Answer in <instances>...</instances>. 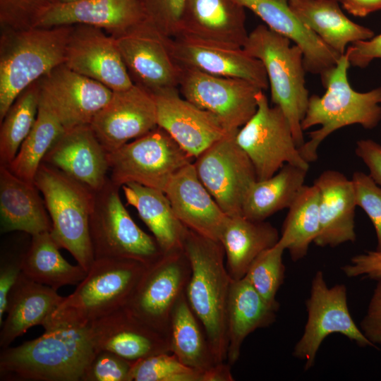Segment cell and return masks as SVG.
<instances>
[{"mask_svg": "<svg viewBox=\"0 0 381 381\" xmlns=\"http://www.w3.org/2000/svg\"><path fill=\"white\" fill-rule=\"evenodd\" d=\"M72 27L1 29L0 122L27 87L64 64Z\"/></svg>", "mask_w": 381, "mask_h": 381, "instance_id": "cell-4", "label": "cell"}, {"mask_svg": "<svg viewBox=\"0 0 381 381\" xmlns=\"http://www.w3.org/2000/svg\"><path fill=\"white\" fill-rule=\"evenodd\" d=\"M190 274L183 249L163 253L147 265L125 307L168 339L171 314L186 293Z\"/></svg>", "mask_w": 381, "mask_h": 381, "instance_id": "cell-12", "label": "cell"}, {"mask_svg": "<svg viewBox=\"0 0 381 381\" xmlns=\"http://www.w3.org/2000/svg\"><path fill=\"white\" fill-rule=\"evenodd\" d=\"M350 66L343 54L335 66L320 76L325 94L310 96L301 128L321 127L311 131L309 140L298 148L309 164L317 160L321 143L337 130L353 124L373 129L381 120V87L365 92L354 90L347 78Z\"/></svg>", "mask_w": 381, "mask_h": 381, "instance_id": "cell-3", "label": "cell"}, {"mask_svg": "<svg viewBox=\"0 0 381 381\" xmlns=\"http://www.w3.org/2000/svg\"><path fill=\"white\" fill-rule=\"evenodd\" d=\"M356 205L362 208L370 219L376 233V250L381 251V186L369 174L362 171L353 174Z\"/></svg>", "mask_w": 381, "mask_h": 381, "instance_id": "cell-44", "label": "cell"}, {"mask_svg": "<svg viewBox=\"0 0 381 381\" xmlns=\"http://www.w3.org/2000/svg\"><path fill=\"white\" fill-rule=\"evenodd\" d=\"M289 4L307 28L340 55L350 44L374 36L372 30L349 19L337 0H289Z\"/></svg>", "mask_w": 381, "mask_h": 381, "instance_id": "cell-31", "label": "cell"}, {"mask_svg": "<svg viewBox=\"0 0 381 381\" xmlns=\"http://www.w3.org/2000/svg\"><path fill=\"white\" fill-rule=\"evenodd\" d=\"M64 64L112 91L125 90L133 85L115 38L95 26L73 25Z\"/></svg>", "mask_w": 381, "mask_h": 381, "instance_id": "cell-17", "label": "cell"}, {"mask_svg": "<svg viewBox=\"0 0 381 381\" xmlns=\"http://www.w3.org/2000/svg\"><path fill=\"white\" fill-rule=\"evenodd\" d=\"M70 176L95 192L109 179L108 152L90 124L65 130L43 162Z\"/></svg>", "mask_w": 381, "mask_h": 381, "instance_id": "cell-22", "label": "cell"}, {"mask_svg": "<svg viewBox=\"0 0 381 381\" xmlns=\"http://www.w3.org/2000/svg\"><path fill=\"white\" fill-rule=\"evenodd\" d=\"M93 345L131 362L162 353H171L165 336L125 306L90 322Z\"/></svg>", "mask_w": 381, "mask_h": 381, "instance_id": "cell-21", "label": "cell"}, {"mask_svg": "<svg viewBox=\"0 0 381 381\" xmlns=\"http://www.w3.org/2000/svg\"><path fill=\"white\" fill-rule=\"evenodd\" d=\"M147 265L128 258L95 259L85 277L52 318L90 323L124 307Z\"/></svg>", "mask_w": 381, "mask_h": 381, "instance_id": "cell-7", "label": "cell"}, {"mask_svg": "<svg viewBox=\"0 0 381 381\" xmlns=\"http://www.w3.org/2000/svg\"><path fill=\"white\" fill-rule=\"evenodd\" d=\"M58 3V0H0V28L20 30L37 27Z\"/></svg>", "mask_w": 381, "mask_h": 381, "instance_id": "cell-42", "label": "cell"}, {"mask_svg": "<svg viewBox=\"0 0 381 381\" xmlns=\"http://www.w3.org/2000/svg\"><path fill=\"white\" fill-rule=\"evenodd\" d=\"M171 38L148 20L115 38L133 84L152 95L179 89L183 68L172 55Z\"/></svg>", "mask_w": 381, "mask_h": 381, "instance_id": "cell-14", "label": "cell"}, {"mask_svg": "<svg viewBox=\"0 0 381 381\" xmlns=\"http://www.w3.org/2000/svg\"><path fill=\"white\" fill-rule=\"evenodd\" d=\"M40 97L56 114L65 130L90 124L113 91L64 64L39 80Z\"/></svg>", "mask_w": 381, "mask_h": 381, "instance_id": "cell-18", "label": "cell"}, {"mask_svg": "<svg viewBox=\"0 0 381 381\" xmlns=\"http://www.w3.org/2000/svg\"><path fill=\"white\" fill-rule=\"evenodd\" d=\"M260 17L270 30L294 42L303 52L306 72L322 76L342 56L329 48L307 28L289 4V0H234Z\"/></svg>", "mask_w": 381, "mask_h": 381, "instance_id": "cell-25", "label": "cell"}, {"mask_svg": "<svg viewBox=\"0 0 381 381\" xmlns=\"http://www.w3.org/2000/svg\"><path fill=\"white\" fill-rule=\"evenodd\" d=\"M171 353L186 365L200 371L205 381H212L218 363L205 329L193 313L186 293L176 304L171 314L168 334Z\"/></svg>", "mask_w": 381, "mask_h": 381, "instance_id": "cell-34", "label": "cell"}, {"mask_svg": "<svg viewBox=\"0 0 381 381\" xmlns=\"http://www.w3.org/2000/svg\"><path fill=\"white\" fill-rule=\"evenodd\" d=\"M355 153L368 167L371 178L381 186V145L371 139H361L356 142Z\"/></svg>", "mask_w": 381, "mask_h": 381, "instance_id": "cell-49", "label": "cell"}, {"mask_svg": "<svg viewBox=\"0 0 381 381\" xmlns=\"http://www.w3.org/2000/svg\"><path fill=\"white\" fill-rule=\"evenodd\" d=\"M243 49L263 64L271 91V100L284 112L299 148L304 143L301 121L310 95L306 86L302 50L291 40L259 25L249 34Z\"/></svg>", "mask_w": 381, "mask_h": 381, "instance_id": "cell-6", "label": "cell"}, {"mask_svg": "<svg viewBox=\"0 0 381 381\" xmlns=\"http://www.w3.org/2000/svg\"><path fill=\"white\" fill-rule=\"evenodd\" d=\"M193 159L157 126L108 152L109 178L120 188L133 182L164 192L173 176Z\"/></svg>", "mask_w": 381, "mask_h": 381, "instance_id": "cell-9", "label": "cell"}, {"mask_svg": "<svg viewBox=\"0 0 381 381\" xmlns=\"http://www.w3.org/2000/svg\"><path fill=\"white\" fill-rule=\"evenodd\" d=\"M308 171L286 163L272 176L255 181L244 198L242 215L251 220L265 221L289 208L305 185Z\"/></svg>", "mask_w": 381, "mask_h": 381, "instance_id": "cell-35", "label": "cell"}, {"mask_svg": "<svg viewBox=\"0 0 381 381\" xmlns=\"http://www.w3.org/2000/svg\"><path fill=\"white\" fill-rule=\"evenodd\" d=\"M34 183L43 196L54 241L87 272L95 261L90 219L95 192L44 162L37 171Z\"/></svg>", "mask_w": 381, "mask_h": 381, "instance_id": "cell-5", "label": "cell"}, {"mask_svg": "<svg viewBox=\"0 0 381 381\" xmlns=\"http://www.w3.org/2000/svg\"><path fill=\"white\" fill-rule=\"evenodd\" d=\"M256 98L257 110L238 131L236 141L250 159L257 180L272 176L286 163L308 170L310 164L301 155L282 110L269 105L263 90Z\"/></svg>", "mask_w": 381, "mask_h": 381, "instance_id": "cell-10", "label": "cell"}, {"mask_svg": "<svg viewBox=\"0 0 381 381\" xmlns=\"http://www.w3.org/2000/svg\"><path fill=\"white\" fill-rule=\"evenodd\" d=\"M306 305L307 321L293 351L294 357L305 361V370L313 367L322 341L332 334H341L361 347L376 348L353 320L344 284L329 286L323 272H316L311 281L310 296Z\"/></svg>", "mask_w": 381, "mask_h": 381, "instance_id": "cell-11", "label": "cell"}, {"mask_svg": "<svg viewBox=\"0 0 381 381\" xmlns=\"http://www.w3.org/2000/svg\"><path fill=\"white\" fill-rule=\"evenodd\" d=\"M279 237L277 229L265 220L254 221L242 214L228 217L219 241L230 277L234 280L244 277L253 261L275 246Z\"/></svg>", "mask_w": 381, "mask_h": 381, "instance_id": "cell-32", "label": "cell"}, {"mask_svg": "<svg viewBox=\"0 0 381 381\" xmlns=\"http://www.w3.org/2000/svg\"><path fill=\"white\" fill-rule=\"evenodd\" d=\"M90 125L106 151L111 152L157 126L154 95L136 84L113 91Z\"/></svg>", "mask_w": 381, "mask_h": 381, "instance_id": "cell-16", "label": "cell"}, {"mask_svg": "<svg viewBox=\"0 0 381 381\" xmlns=\"http://www.w3.org/2000/svg\"><path fill=\"white\" fill-rule=\"evenodd\" d=\"M183 250L191 267L186 299L205 329L217 361L226 362V311L232 279L224 262L223 246L188 229Z\"/></svg>", "mask_w": 381, "mask_h": 381, "instance_id": "cell-2", "label": "cell"}, {"mask_svg": "<svg viewBox=\"0 0 381 381\" xmlns=\"http://www.w3.org/2000/svg\"><path fill=\"white\" fill-rule=\"evenodd\" d=\"M50 231L31 236L23 273L33 281L58 290L63 286L79 284L87 272L78 264L67 262Z\"/></svg>", "mask_w": 381, "mask_h": 381, "instance_id": "cell-36", "label": "cell"}, {"mask_svg": "<svg viewBox=\"0 0 381 381\" xmlns=\"http://www.w3.org/2000/svg\"><path fill=\"white\" fill-rule=\"evenodd\" d=\"M121 188L126 205L135 207L163 253L183 249L188 228L177 218L164 191L133 182Z\"/></svg>", "mask_w": 381, "mask_h": 381, "instance_id": "cell-33", "label": "cell"}, {"mask_svg": "<svg viewBox=\"0 0 381 381\" xmlns=\"http://www.w3.org/2000/svg\"><path fill=\"white\" fill-rule=\"evenodd\" d=\"M342 7L354 16L364 17L381 9V0H337Z\"/></svg>", "mask_w": 381, "mask_h": 381, "instance_id": "cell-50", "label": "cell"}, {"mask_svg": "<svg viewBox=\"0 0 381 381\" xmlns=\"http://www.w3.org/2000/svg\"><path fill=\"white\" fill-rule=\"evenodd\" d=\"M65 131L56 114L40 97L35 123L7 166L19 178L34 183L37 171L47 152Z\"/></svg>", "mask_w": 381, "mask_h": 381, "instance_id": "cell-38", "label": "cell"}, {"mask_svg": "<svg viewBox=\"0 0 381 381\" xmlns=\"http://www.w3.org/2000/svg\"><path fill=\"white\" fill-rule=\"evenodd\" d=\"M44 334L1 349V381H82L96 349L90 323L50 318Z\"/></svg>", "mask_w": 381, "mask_h": 381, "instance_id": "cell-1", "label": "cell"}, {"mask_svg": "<svg viewBox=\"0 0 381 381\" xmlns=\"http://www.w3.org/2000/svg\"><path fill=\"white\" fill-rule=\"evenodd\" d=\"M164 193L177 218L185 226L219 241L229 216L201 183L193 162L173 176Z\"/></svg>", "mask_w": 381, "mask_h": 381, "instance_id": "cell-24", "label": "cell"}, {"mask_svg": "<svg viewBox=\"0 0 381 381\" xmlns=\"http://www.w3.org/2000/svg\"><path fill=\"white\" fill-rule=\"evenodd\" d=\"M238 130L212 144L193 162L200 181L229 217L242 214L246 194L257 181L250 159L236 141Z\"/></svg>", "mask_w": 381, "mask_h": 381, "instance_id": "cell-13", "label": "cell"}, {"mask_svg": "<svg viewBox=\"0 0 381 381\" xmlns=\"http://www.w3.org/2000/svg\"><path fill=\"white\" fill-rule=\"evenodd\" d=\"M39 80L27 87L10 107L1 123L0 165L8 166L33 128L39 109Z\"/></svg>", "mask_w": 381, "mask_h": 381, "instance_id": "cell-39", "label": "cell"}, {"mask_svg": "<svg viewBox=\"0 0 381 381\" xmlns=\"http://www.w3.org/2000/svg\"><path fill=\"white\" fill-rule=\"evenodd\" d=\"M360 329L377 348L381 346V278L377 279L367 311L360 324Z\"/></svg>", "mask_w": 381, "mask_h": 381, "instance_id": "cell-46", "label": "cell"}, {"mask_svg": "<svg viewBox=\"0 0 381 381\" xmlns=\"http://www.w3.org/2000/svg\"><path fill=\"white\" fill-rule=\"evenodd\" d=\"M120 187L109 178L95 192L90 219V234L95 260L128 258L146 265L162 254L154 236L143 231L122 203Z\"/></svg>", "mask_w": 381, "mask_h": 381, "instance_id": "cell-8", "label": "cell"}, {"mask_svg": "<svg viewBox=\"0 0 381 381\" xmlns=\"http://www.w3.org/2000/svg\"><path fill=\"white\" fill-rule=\"evenodd\" d=\"M186 0H143L147 20L163 35H179Z\"/></svg>", "mask_w": 381, "mask_h": 381, "instance_id": "cell-45", "label": "cell"}, {"mask_svg": "<svg viewBox=\"0 0 381 381\" xmlns=\"http://www.w3.org/2000/svg\"><path fill=\"white\" fill-rule=\"evenodd\" d=\"M179 92L176 88L153 95L157 126L195 158L231 131L216 115L197 107Z\"/></svg>", "mask_w": 381, "mask_h": 381, "instance_id": "cell-20", "label": "cell"}, {"mask_svg": "<svg viewBox=\"0 0 381 381\" xmlns=\"http://www.w3.org/2000/svg\"><path fill=\"white\" fill-rule=\"evenodd\" d=\"M320 192L313 183L304 185L289 206L278 242L293 261L303 258L320 231Z\"/></svg>", "mask_w": 381, "mask_h": 381, "instance_id": "cell-37", "label": "cell"}, {"mask_svg": "<svg viewBox=\"0 0 381 381\" xmlns=\"http://www.w3.org/2000/svg\"><path fill=\"white\" fill-rule=\"evenodd\" d=\"M80 1L81 0H58V2L59 4H72Z\"/></svg>", "mask_w": 381, "mask_h": 381, "instance_id": "cell-51", "label": "cell"}, {"mask_svg": "<svg viewBox=\"0 0 381 381\" xmlns=\"http://www.w3.org/2000/svg\"><path fill=\"white\" fill-rule=\"evenodd\" d=\"M246 19L245 8L234 0H186L179 35L243 48Z\"/></svg>", "mask_w": 381, "mask_h": 381, "instance_id": "cell-26", "label": "cell"}, {"mask_svg": "<svg viewBox=\"0 0 381 381\" xmlns=\"http://www.w3.org/2000/svg\"><path fill=\"white\" fill-rule=\"evenodd\" d=\"M344 54L351 66H368L375 59H381V34L350 44Z\"/></svg>", "mask_w": 381, "mask_h": 381, "instance_id": "cell-48", "label": "cell"}, {"mask_svg": "<svg viewBox=\"0 0 381 381\" xmlns=\"http://www.w3.org/2000/svg\"><path fill=\"white\" fill-rule=\"evenodd\" d=\"M170 353L155 354L133 362L131 381H205L203 373L186 365Z\"/></svg>", "mask_w": 381, "mask_h": 381, "instance_id": "cell-41", "label": "cell"}, {"mask_svg": "<svg viewBox=\"0 0 381 381\" xmlns=\"http://www.w3.org/2000/svg\"><path fill=\"white\" fill-rule=\"evenodd\" d=\"M1 233L20 231L30 236L51 231L52 222L35 183L0 165Z\"/></svg>", "mask_w": 381, "mask_h": 381, "instance_id": "cell-29", "label": "cell"}, {"mask_svg": "<svg viewBox=\"0 0 381 381\" xmlns=\"http://www.w3.org/2000/svg\"><path fill=\"white\" fill-rule=\"evenodd\" d=\"M341 270L348 277H365L377 280L381 278V251L375 250L355 255Z\"/></svg>", "mask_w": 381, "mask_h": 381, "instance_id": "cell-47", "label": "cell"}, {"mask_svg": "<svg viewBox=\"0 0 381 381\" xmlns=\"http://www.w3.org/2000/svg\"><path fill=\"white\" fill-rule=\"evenodd\" d=\"M179 90L183 98L216 115L229 131L239 129L254 115L256 96L262 90L243 79L190 68H183Z\"/></svg>", "mask_w": 381, "mask_h": 381, "instance_id": "cell-15", "label": "cell"}, {"mask_svg": "<svg viewBox=\"0 0 381 381\" xmlns=\"http://www.w3.org/2000/svg\"><path fill=\"white\" fill-rule=\"evenodd\" d=\"M131 362L106 350L95 351L82 381H131Z\"/></svg>", "mask_w": 381, "mask_h": 381, "instance_id": "cell-43", "label": "cell"}, {"mask_svg": "<svg viewBox=\"0 0 381 381\" xmlns=\"http://www.w3.org/2000/svg\"><path fill=\"white\" fill-rule=\"evenodd\" d=\"M278 310L270 306L246 277L232 279L227 303L226 362L238 359L245 339L253 332L274 322Z\"/></svg>", "mask_w": 381, "mask_h": 381, "instance_id": "cell-30", "label": "cell"}, {"mask_svg": "<svg viewBox=\"0 0 381 381\" xmlns=\"http://www.w3.org/2000/svg\"><path fill=\"white\" fill-rule=\"evenodd\" d=\"M147 20L143 0H81L55 4L37 27L85 24L101 28L116 38Z\"/></svg>", "mask_w": 381, "mask_h": 381, "instance_id": "cell-23", "label": "cell"}, {"mask_svg": "<svg viewBox=\"0 0 381 381\" xmlns=\"http://www.w3.org/2000/svg\"><path fill=\"white\" fill-rule=\"evenodd\" d=\"M64 297L57 290L40 284L23 272L11 288L0 325V347L5 349L28 329L49 321Z\"/></svg>", "mask_w": 381, "mask_h": 381, "instance_id": "cell-28", "label": "cell"}, {"mask_svg": "<svg viewBox=\"0 0 381 381\" xmlns=\"http://www.w3.org/2000/svg\"><path fill=\"white\" fill-rule=\"evenodd\" d=\"M320 192V231L314 243L336 247L356 239L353 185L344 174L326 170L313 183Z\"/></svg>", "mask_w": 381, "mask_h": 381, "instance_id": "cell-27", "label": "cell"}, {"mask_svg": "<svg viewBox=\"0 0 381 381\" xmlns=\"http://www.w3.org/2000/svg\"><path fill=\"white\" fill-rule=\"evenodd\" d=\"M176 61L183 68H194L222 77L247 80L261 90L269 83L262 63L243 48L179 35L170 40Z\"/></svg>", "mask_w": 381, "mask_h": 381, "instance_id": "cell-19", "label": "cell"}, {"mask_svg": "<svg viewBox=\"0 0 381 381\" xmlns=\"http://www.w3.org/2000/svg\"><path fill=\"white\" fill-rule=\"evenodd\" d=\"M285 248L279 242L260 253L250 264L244 277L251 284L265 302L278 310L276 296L285 274L283 253Z\"/></svg>", "mask_w": 381, "mask_h": 381, "instance_id": "cell-40", "label": "cell"}]
</instances>
